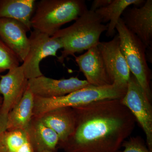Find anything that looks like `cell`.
I'll use <instances>...</instances> for the list:
<instances>
[{"label": "cell", "instance_id": "1", "mask_svg": "<svg viewBox=\"0 0 152 152\" xmlns=\"http://www.w3.org/2000/svg\"><path fill=\"white\" fill-rule=\"evenodd\" d=\"M72 108L75 130L66 142L59 144L66 152H116L135 126V118L121 99Z\"/></svg>", "mask_w": 152, "mask_h": 152}, {"label": "cell", "instance_id": "2", "mask_svg": "<svg viewBox=\"0 0 152 152\" xmlns=\"http://www.w3.org/2000/svg\"><path fill=\"white\" fill-rule=\"evenodd\" d=\"M104 24L95 12L88 10L70 26L61 29L52 36L58 39L63 45L61 54L58 61L63 64L69 56H75L76 53L88 50L97 46L101 34L106 31Z\"/></svg>", "mask_w": 152, "mask_h": 152}, {"label": "cell", "instance_id": "3", "mask_svg": "<svg viewBox=\"0 0 152 152\" xmlns=\"http://www.w3.org/2000/svg\"><path fill=\"white\" fill-rule=\"evenodd\" d=\"M87 10L83 0H41L36 4L32 28L52 37L63 25L75 21Z\"/></svg>", "mask_w": 152, "mask_h": 152}, {"label": "cell", "instance_id": "4", "mask_svg": "<svg viewBox=\"0 0 152 152\" xmlns=\"http://www.w3.org/2000/svg\"><path fill=\"white\" fill-rule=\"evenodd\" d=\"M127 89L115 84L96 87L91 86L69 94L54 98H42L34 96L33 116H41L55 109L74 108L105 99H121Z\"/></svg>", "mask_w": 152, "mask_h": 152}, {"label": "cell", "instance_id": "5", "mask_svg": "<svg viewBox=\"0 0 152 152\" xmlns=\"http://www.w3.org/2000/svg\"><path fill=\"white\" fill-rule=\"evenodd\" d=\"M120 46L131 73L151 101V71L147 63L146 48L142 42L125 26L121 18L116 27Z\"/></svg>", "mask_w": 152, "mask_h": 152}, {"label": "cell", "instance_id": "6", "mask_svg": "<svg viewBox=\"0 0 152 152\" xmlns=\"http://www.w3.org/2000/svg\"><path fill=\"white\" fill-rule=\"evenodd\" d=\"M122 103L130 111L146 137L147 146L152 152V107L151 102L135 77L131 73Z\"/></svg>", "mask_w": 152, "mask_h": 152}, {"label": "cell", "instance_id": "7", "mask_svg": "<svg viewBox=\"0 0 152 152\" xmlns=\"http://www.w3.org/2000/svg\"><path fill=\"white\" fill-rule=\"evenodd\" d=\"M28 38L29 50L21 65L28 80L42 76L40 69L42 60L49 56H57L58 51L63 48L58 39L36 30L31 32Z\"/></svg>", "mask_w": 152, "mask_h": 152}, {"label": "cell", "instance_id": "8", "mask_svg": "<svg viewBox=\"0 0 152 152\" xmlns=\"http://www.w3.org/2000/svg\"><path fill=\"white\" fill-rule=\"evenodd\" d=\"M97 46L113 84L127 89L131 72L120 48L118 35L108 42H100Z\"/></svg>", "mask_w": 152, "mask_h": 152}, {"label": "cell", "instance_id": "9", "mask_svg": "<svg viewBox=\"0 0 152 152\" xmlns=\"http://www.w3.org/2000/svg\"><path fill=\"white\" fill-rule=\"evenodd\" d=\"M91 86L86 80L77 77L56 80L43 75L28 81V87L33 94L42 98L63 96Z\"/></svg>", "mask_w": 152, "mask_h": 152}, {"label": "cell", "instance_id": "10", "mask_svg": "<svg viewBox=\"0 0 152 152\" xmlns=\"http://www.w3.org/2000/svg\"><path fill=\"white\" fill-rule=\"evenodd\" d=\"M21 66L9 70L7 73L0 75V94L3 96L0 111L8 115L21 99L28 86Z\"/></svg>", "mask_w": 152, "mask_h": 152}, {"label": "cell", "instance_id": "11", "mask_svg": "<svg viewBox=\"0 0 152 152\" xmlns=\"http://www.w3.org/2000/svg\"><path fill=\"white\" fill-rule=\"evenodd\" d=\"M123 22L147 49H152V1L147 0L140 7L127 8L123 13Z\"/></svg>", "mask_w": 152, "mask_h": 152}, {"label": "cell", "instance_id": "12", "mask_svg": "<svg viewBox=\"0 0 152 152\" xmlns=\"http://www.w3.org/2000/svg\"><path fill=\"white\" fill-rule=\"evenodd\" d=\"M75 57L80 71L84 74L86 80L90 84L96 87L113 84L97 46Z\"/></svg>", "mask_w": 152, "mask_h": 152}, {"label": "cell", "instance_id": "13", "mask_svg": "<svg viewBox=\"0 0 152 152\" xmlns=\"http://www.w3.org/2000/svg\"><path fill=\"white\" fill-rule=\"evenodd\" d=\"M27 28L13 19L0 18V39L23 62L29 50Z\"/></svg>", "mask_w": 152, "mask_h": 152}, {"label": "cell", "instance_id": "14", "mask_svg": "<svg viewBox=\"0 0 152 152\" xmlns=\"http://www.w3.org/2000/svg\"><path fill=\"white\" fill-rule=\"evenodd\" d=\"M37 118L56 133L59 140L58 144L66 142L75 130V117L72 108L55 109Z\"/></svg>", "mask_w": 152, "mask_h": 152}, {"label": "cell", "instance_id": "15", "mask_svg": "<svg viewBox=\"0 0 152 152\" xmlns=\"http://www.w3.org/2000/svg\"><path fill=\"white\" fill-rule=\"evenodd\" d=\"M37 2L35 0H0V18L16 20L23 24L29 31Z\"/></svg>", "mask_w": 152, "mask_h": 152}, {"label": "cell", "instance_id": "16", "mask_svg": "<svg viewBox=\"0 0 152 152\" xmlns=\"http://www.w3.org/2000/svg\"><path fill=\"white\" fill-rule=\"evenodd\" d=\"M34 95L28 87L21 99L8 115L7 130H26L33 116Z\"/></svg>", "mask_w": 152, "mask_h": 152}, {"label": "cell", "instance_id": "17", "mask_svg": "<svg viewBox=\"0 0 152 152\" xmlns=\"http://www.w3.org/2000/svg\"><path fill=\"white\" fill-rule=\"evenodd\" d=\"M26 130L35 152L56 151L59 140L56 133L36 118Z\"/></svg>", "mask_w": 152, "mask_h": 152}, {"label": "cell", "instance_id": "18", "mask_svg": "<svg viewBox=\"0 0 152 152\" xmlns=\"http://www.w3.org/2000/svg\"><path fill=\"white\" fill-rule=\"evenodd\" d=\"M143 0H112L111 2L104 7L95 11L102 23H108L106 31L107 37H113L115 33L116 27L125 10L131 5H142Z\"/></svg>", "mask_w": 152, "mask_h": 152}, {"label": "cell", "instance_id": "19", "mask_svg": "<svg viewBox=\"0 0 152 152\" xmlns=\"http://www.w3.org/2000/svg\"><path fill=\"white\" fill-rule=\"evenodd\" d=\"M0 145L5 152H35L24 130L6 131L0 136Z\"/></svg>", "mask_w": 152, "mask_h": 152}, {"label": "cell", "instance_id": "20", "mask_svg": "<svg viewBox=\"0 0 152 152\" xmlns=\"http://www.w3.org/2000/svg\"><path fill=\"white\" fill-rule=\"evenodd\" d=\"M20 62L15 54L0 39V74L18 66Z\"/></svg>", "mask_w": 152, "mask_h": 152}, {"label": "cell", "instance_id": "21", "mask_svg": "<svg viewBox=\"0 0 152 152\" xmlns=\"http://www.w3.org/2000/svg\"><path fill=\"white\" fill-rule=\"evenodd\" d=\"M124 148L123 151L116 152H152L149 150L145 141L141 137H132L128 141H124L121 145Z\"/></svg>", "mask_w": 152, "mask_h": 152}, {"label": "cell", "instance_id": "22", "mask_svg": "<svg viewBox=\"0 0 152 152\" xmlns=\"http://www.w3.org/2000/svg\"><path fill=\"white\" fill-rule=\"evenodd\" d=\"M112 0H94L93 1L90 10L95 12L98 9L104 7L111 2Z\"/></svg>", "mask_w": 152, "mask_h": 152}, {"label": "cell", "instance_id": "23", "mask_svg": "<svg viewBox=\"0 0 152 152\" xmlns=\"http://www.w3.org/2000/svg\"><path fill=\"white\" fill-rule=\"evenodd\" d=\"M8 115H4L0 111V136L7 131Z\"/></svg>", "mask_w": 152, "mask_h": 152}, {"label": "cell", "instance_id": "24", "mask_svg": "<svg viewBox=\"0 0 152 152\" xmlns=\"http://www.w3.org/2000/svg\"><path fill=\"white\" fill-rule=\"evenodd\" d=\"M0 152H5L4 148H3L1 145H0Z\"/></svg>", "mask_w": 152, "mask_h": 152}, {"label": "cell", "instance_id": "25", "mask_svg": "<svg viewBox=\"0 0 152 152\" xmlns=\"http://www.w3.org/2000/svg\"><path fill=\"white\" fill-rule=\"evenodd\" d=\"M2 102V97L0 96V107H1V105Z\"/></svg>", "mask_w": 152, "mask_h": 152}, {"label": "cell", "instance_id": "26", "mask_svg": "<svg viewBox=\"0 0 152 152\" xmlns=\"http://www.w3.org/2000/svg\"><path fill=\"white\" fill-rule=\"evenodd\" d=\"M42 152H53L50 151H44Z\"/></svg>", "mask_w": 152, "mask_h": 152}]
</instances>
